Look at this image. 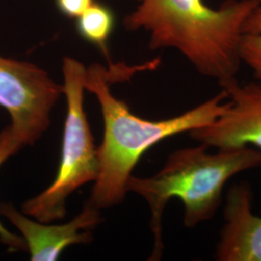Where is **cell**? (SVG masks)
I'll use <instances>...</instances> for the list:
<instances>
[{
  "label": "cell",
  "mask_w": 261,
  "mask_h": 261,
  "mask_svg": "<svg viewBox=\"0 0 261 261\" xmlns=\"http://www.w3.org/2000/svg\"><path fill=\"white\" fill-rule=\"evenodd\" d=\"M115 27L114 13L106 4L94 1L75 19V28L84 41L98 47L109 59L108 43Z\"/></svg>",
  "instance_id": "9"
},
{
  "label": "cell",
  "mask_w": 261,
  "mask_h": 261,
  "mask_svg": "<svg viewBox=\"0 0 261 261\" xmlns=\"http://www.w3.org/2000/svg\"><path fill=\"white\" fill-rule=\"evenodd\" d=\"M62 94V84L41 67L0 55V107L8 112L7 128L21 149L45 134Z\"/></svg>",
  "instance_id": "5"
},
{
  "label": "cell",
  "mask_w": 261,
  "mask_h": 261,
  "mask_svg": "<svg viewBox=\"0 0 261 261\" xmlns=\"http://www.w3.org/2000/svg\"><path fill=\"white\" fill-rule=\"evenodd\" d=\"M261 30V5L253 13L251 19L246 24L245 33L247 32H257Z\"/></svg>",
  "instance_id": "13"
},
{
  "label": "cell",
  "mask_w": 261,
  "mask_h": 261,
  "mask_svg": "<svg viewBox=\"0 0 261 261\" xmlns=\"http://www.w3.org/2000/svg\"><path fill=\"white\" fill-rule=\"evenodd\" d=\"M0 215L19 230L32 261L56 260L68 247L91 242V230L102 221L100 209L89 201L64 224L39 222L7 202L0 203Z\"/></svg>",
  "instance_id": "7"
},
{
  "label": "cell",
  "mask_w": 261,
  "mask_h": 261,
  "mask_svg": "<svg viewBox=\"0 0 261 261\" xmlns=\"http://www.w3.org/2000/svg\"><path fill=\"white\" fill-rule=\"evenodd\" d=\"M240 58L252 70L256 83L261 84V30L244 33L240 43Z\"/></svg>",
  "instance_id": "11"
},
{
  "label": "cell",
  "mask_w": 261,
  "mask_h": 261,
  "mask_svg": "<svg viewBox=\"0 0 261 261\" xmlns=\"http://www.w3.org/2000/svg\"><path fill=\"white\" fill-rule=\"evenodd\" d=\"M125 19L129 30H143L153 50H178L204 76L221 86L240 71V43L261 0H226L213 8L204 0H136Z\"/></svg>",
  "instance_id": "1"
},
{
  "label": "cell",
  "mask_w": 261,
  "mask_h": 261,
  "mask_svg": "<svg viewBox=\"0 0 261 261\" xmlns=\"http://www.w3.org/2000/svg\"><path fill=\"white\" fill-rule=\"evenodd\" d=\"M95 0H55L56 8L68 19H76Z\"/></svg>",
  "instance_id": "12"
},
{
  "label": "cell",
  "mask_w": 261,
  "mask_h": 261,
  "mask_svg": "<svg viewBox=\"0 0 261 261\" xmlns=\"http://www.w3.org/2000/svg\"><path fill=\"white\" fill-rule=\"evenodd\" d=\"M216 150L209 152L203 143L175 150L153 176L129 178L127 191L143 197L149 206L154 237L150 260L162 257L163 215L171 198L177 197L183 203L184 225L196 227L214 217L222 204L224 186L231 178L261 168V150L252 146Z\"/></svg>",
  "instance_id": "3"
},
{
  "label": "cell",
  "mask_w": 261,
  "mask_h": 261,
  "mask_svg": "<svg viewBox=\"0 0 261 261\" xmlns=\"http://www.w3.org/2000/svg\"><path fill=\"white\" fill-rule=\"evenodd\" d=\"M62 89L67 102L61 156L56 177L37 196L24 201L21 211L42 223L64 219L67 200L99 172L97 146L84 109L86 67L73 57L62 62Z\"/></svg>",
  "instance_id": "4"
},
{
  "label": "cell",
  "mask_w": 261,
  "mask_h": 261,
  "mask_svg": "<svg viewBox=\"0 0 261 261\" xmlns=\"http://www.w3.org/2000/svg\"><path fill=\"white\" fill-rule=\"evenodd\" d=\"M222 88L227 107L215 121L189 133L209 148L230 149L252 146L261 150V84H241L237 79Z\"/></svg>",
  "instance_id": "6"
},
{
  "label": "cell",
  "mask_w": 261,
  "mask_h": 261,
  "mask_svg": "<svg viewBox=\"0 0 261 261\" xmlns=\"http://www.w3.org/2000/svg\"><path fill=\"white\" fill-rule=\"evenodd\" d=\"M21 149L19 144L13 139L8 128L0 132V167L12 156ZM0 242L8 247L10 252L27 251L25 243L21 236L10 232L0 222Z\"/></svg>",
  "instance_id": "10"
},
{
  "label": "cell",
  "mask_w": 261,
  "mask_h": 261,
  "mask_svg": "<svg viewBox=\"0 0 261 261\" xmlns=\"http://www.w3.org/2000/svg\"><path fill=\"white\" fill-rule=\"evenodd\" d=\"M115 71L94 63L86 68L85 90L98 100L103 134L97 147L99 172L89 202L98 209L111 208L125 198L128 180L141 157L157 143L173 136L199 129L215 121L227 107L222 90L182 114L163 120H148L134 114L126 102L114 96L111 84Z\"/></svg>",
  "instance_id": "2"
},
{
  "label": "cell",
  "mask_w": 261,
  "mask_h": 261,
  "mask_svg": "<svg viewBox=\"0 0 261 261\" xmlns=\"http://www.w3.org/2000/svg\"><path fill=\"white\" fill-rule=\"evenodd\" d=\"M252 189L234 184L225 196L224 223L215 257L220 261H261V216L252 212Z\"/></svg>",
  "instance_id": "8"
}]
</instances>
